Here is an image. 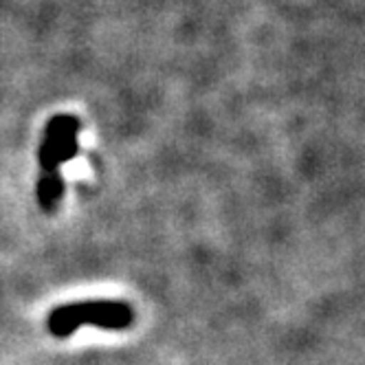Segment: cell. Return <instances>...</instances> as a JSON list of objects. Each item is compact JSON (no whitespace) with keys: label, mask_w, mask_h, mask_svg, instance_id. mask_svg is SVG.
Wrapping results in <instances>:
<instances>
[{"label":"cell","mask_w":365,"mask_h":365,"mask_svg":"<svg viewBox=\"0 0 365 365\" xmlns=\"http://www.w3.org/2000/svg\"><path fill=\"white\" fill-rule=\"evenodd\" d=\"M36 198L40 210L51 214L58 210V205L64 198V178L60 172H42L36 185Z\"/></svg>","instance_id":"obj_3"},{"label":"cell","mask_w":365,"mask_h":365,"mask_svg":"<svg viewBox=\"0 0 365 365\" xmlns=\"http://www.w3.org/2000/svg\"><path fill=\"white\" fill-rule=\"evenodd\" d=\"M135 324V310L117 299H88L58 306L48 312L46 330L56 339H66L82 326H95L103 330H125Z\"/></svg>","instance_id":"obj_1"},{"label":"cell","mask_w":365,"mask_h":365,"mask_svg":"<svg viewBox=\"0 0 365 365\" xmlns=\"http://www.w3.org/2000/svg\"><path fill=\"white\" fill-rule=\"evenodd\" d=\"M80 130L82 123L73 115H56L48 119L38 150V163L42 172H60L64 163L75 159L80 152V141H77Z\"/></svg>","instance_id":"obj_2"}]
</instances>
